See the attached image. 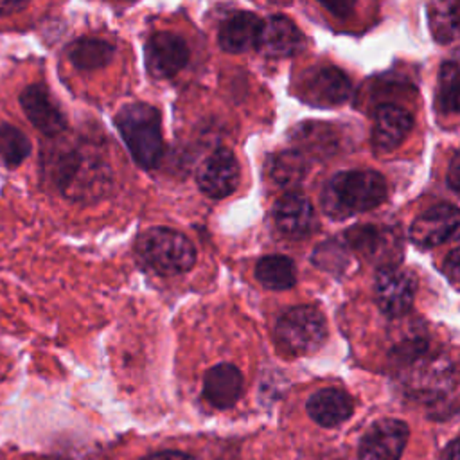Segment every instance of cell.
I'll return each instance as SVG.
<instances>
[{"mask_svg": "<svg viewBox=\"0 0 460 460\" xmlns=\"http://www.w3.org/2000/svg\"><path fill=\"white\" fill-rule=\"evenodd\" d=\"M266 172L275 185L295 187L305 178L307 160L298 151H293V149L280 151L268 158Z\"/></svg>", "mask_w": 460, "mask_h": 460, "instance_id": "cell-22", "label": "cell"}, {"mask_svg": "<svg viewBox=\"0 0 460 460\" xmlns=\"http://www.w3.org/2000/svg\"><path fill=\"white\" fill-rule=\"evenodd\" d=\"M386 196L385 178L376 171H341L322 192V207L334 219L377 207Z\"/></svg>", "mask_w": 460, "mask_h": 460, "instance_id": "cell-1", "label": "cell"}, {"mask_svg": "<svg viewBox=\"0 0 460 460\" xmlns=\"http://www.w3.org/2000/svg\"><path fill=\"white\" fill-rule=\"evenodd\" d=\"M352 399L349 394L338 388H322L314 392L307 401L309 417L325 428L345 422L352 413Z\"/></svg>", "mask_w": 460, "mask_h": 460, "instance_id": "cell-19", "label": "cell"}, {"mask_svg": "<svg viewBox=\"0 0 460 460\" xmlns=\"http://www.w3.org/2000/svg\"><path fill=\"white\" fill-rule=\"evenodd\" d=\"M198 187L203 194L214 199L230 196L239 183V164L234 153L226 147L212 151L196 172Z\"/></svg>", "mask_w": 460, "mask_h": 460, "instance_id": "cell-6", "label": "cell"}, {"mask_svg": "<svg viewBox=\"0 0 460 460\" xmlns=\"http://www.w3.org/2000/svg\"><path fill=\"white\" fill-rule=\"evenodd\" d=\"M115 54V47L104 40L83 36L79 40H74L68 49L66 56L70 63L79 70H95L110 63V59Z\"/></svg>", "mask_w": 460, "mask_h": 460, "instance_id": "cell-21", "label": "cell"}, {"mask_svg": "<svg viewBox=\"0 0 460 460\" xmlns=\"http://www.w3.org/2000/svg\"><path fill=\"white\" fill-rule=\"evenodd\" d=\"M189 56L185 40L171 31L155 32L146 43V66L158 79L176 75L187 65Z\"/></svg>", "mask_w": 460, "mask_h": 460, "instance_id": "cell-8", "label": "cell"}, {"mask_svg": "<svg viewBox=\"0 0 460 460\" xmlns=\"http://www.w3.org/2000/svg\"><path fill=\"white\" fill-rule=\"evenodd\" d=\"M273 219L277 228L291 239L305 237L316 226L311 201L298 192H288L275 203Z\"/></svg>", "mask_w": 460, "mask_h": 460, "instance_id": "cell-13", "label": "cell"}, {"mask_svg": "<svg viewBox=\"0 0 460 460\" xmlns=\"http://www.w3.org/2000/svg\"><path fill=\"white\" fill-rule=\"evenodd\" d=\"M408 440V426L397 419H383L368 428L359 442V460H399Z\"/></svg>", "mask_w": 460, "mask_h": 460, "instance_id": "cell-9", "label": "cell"}, {"mask_svg": "<svg viewBox=\"0 0 460 460\" xmlns=\"http://www.w3.org/2000/svg\"><path fill=\"white\" fill-rule=\"evenodd\" d=\"M349 243L367 259L385 262V268H390V261H395L399 253V241L390 228L376 225L354 226L347 234Z\"/></svg>", "mask_w": 460, "mask_h": 460, "instance_id": "cell-15", "label": "cell"}, {"mask_svg": "<svg viewBox=\"0 0 460 460\" xmlns=\"http://www.w3.org/2000/svg\"><path fill=\"white\" fill-rule=\"evenodd\" d=\"M327 338L323 314L311 305H296L288 309L275 325V340L279 347L293 356L311 354L322 347Z\"/></svg>", "mask_w": 460, "mask_h": 460, "instance_id": "cell-4", "label": "cell"}, {"mask_svg": "<svg viewBox=\"0 0 460 460\" xmlns=\"http://www.w3.org/2000/svg\"><path fill=\"white\" fill-rule=\"evenodd\" d=\"M302 97L316 106H338L343 104L352 92V84L349 77L334 68L322 66L311 70L302 81Z\"/></svg>", "mask_w": 460, "mask_h": 460, "instance_id": "cell-11", "label": "cell"}, {"mask_svg": "<svg viewBox=\"0 0 460 460\" xmlns=\"http://www.w3.org/2000/svg\"><path fill=\"white\" fill-rule=\"evenodd\" d=\"M20 106L34 128L47 137L66 129V119L43 84H29L20 93Z\"/></svg>", "mask_w": 460, "mask_h": 460, "instance_id": "cell-12", "label": "cell"}, {"mask_svg": "<svg viewBox=\"0 0 460 460\" xmlns=\"http://www.w3.org/2000/svg\"><path fill=\"white\" fill-rule=\"evenodd\" d=\"M410 237L422 248L438 246L460 237V210L453 205H435L415 217Z\"/></svg>", "mask_w": 460, "mask_h": 460, "instance_id": "cell-7", "label": "cell"}, {"mask_svg": "<svg viewBox=\"0 0 460 460\" xmlns=\"http://www.w3.org/2000/svg\"><path fill=\"white\" fill-rule=\"evenodd\" d=\"M444 268H446L447 277H449L451 280H455V282L460 284V248L453 250V252L446 257Z\"/></svg>", "mask_w": 460, "mask_h": 460, "instance_id": "cell-28", "label": "cell"}, {"mask_svg": "<svg viewBox=\"0 0 460 460\" xmlns=\"http://www.w3.org/2000/svg\"><path fill=\"white\" fill-rule=\"evenodd\" d=\"M140 460H196V458L187 453H180V451H160V453L147 455Z\"/></svg>", "mask_w": 460, "mask_h": 460, "instance_id": "cell-30", "label": "cell"}, {"mask_svg": "<svg viewBox=\"0 0 460 460\" xmlns=\"http://www.w3.org/2000/svg\"><path fill=\"white\" fill-rule=\"evenodd\" d=\"M447 183L453 190L460 192V151L453 156L447 169Z\"/></svg>", "mask_w": 460, "mask_h": 460, "instance_id": "cell-29", "label": "cell"}, {"mask_svg": "<svg viewBox=\"0 0 460 460\" xmlns=\"http://www.w3.org/2000/svg\"><path fill=\"white\" fill-rule=\"evenodd\" d=\"M255 277L268 289H289L296 282V270L286 255H266L255 264Z\"/></svg>", "mask_w": 460, "mask_h": 460, "instance_id": "cell-23", "label": "cell"}, {"mask_svg": "<svg viewBox=\"0 0 460 460\" xmlns=\"http://www.w3.org/2000/svg\"><path fill=\"white\" fill-rule=\"evenodd\" d=\"M302 41L298 27L289 18L275 14L262 20L257 49L270 58H289L302 49Z\"/></svg>", "mask_w": 460, "mask_h": 460, "instance_id": "cell-14", "label": "cell"}, {"mask_svg": "<svg viewBox=\"0 0 460 460\" xmlns=\"http://www.w3.org/2000/svg\"><path fill=\"white\" fill-rule=\"evenodd\" d=\"M417 282L406 270L390 266L383 268L376 279V300L379 309L388 316L404 314L415 298Z\"/></svg>", "mask_w": 460, "mask_h": 460, "instance_id": "cell-10", "label": "cell"}, {"mask_svg": "<svg viewBox=\"0 0 460 460\" xmlns=\"http://www.w3.org/2000/svg\"><path fill=\"white\" fill-rule=\"evenodd\" d=\"M413 126L411 115L395 106V104H383L376 110L374 119V133L372 140L379 151H392L395 149L410 133Z\"/></svg>", "mask_w": 460, "mask_h": 460, "instance_id": "cell-18", "label": "cell"}, {"mask_svg": "<svg viewBox=\"0 0 460 460\" xmlns=\"http://www.w3.org/2000/svg\"><path fill=\"white\" fill-rule=\"evenodd\" d=\"M31 155V140L13 124H0V156L5 165L16 167Z\"/></svg>", "mask_w": 460, "mask_h": 460, "instance_id": "cell-26", "label": "cell"}, {"mask_svg": "<svg viewBox=\"0 0 460 460\" xmlns=\"http://www.w3.org/2000/svg\"><path fill=\"white\" fill-rule=\"evenodd\" d=\"M56 171L58 185L63 189V192L66 190V194H70V190L79 189L86 192L92 185H101L104 176L102 172H95V162L81 153H70L66 156H61Z\"/></svg>", "mask_w": 460, "mask_h": 460, "instance_id": "cell-20", "label": "cell"}, {"mask_svg": "<svg viewBox=\"0 0 460 460\" xmlns=\"http://www.w3.org/2000/svg\"><path fill=\"white\" fill-rule=\"evenodd\" d=\"M456 374L451 361L440 354L424 352L402 365L401 385L415 399L431 401L446 395L455 385Z\"/></svg>", "mask_w": 460, "mask_h": 460, "instance_id": "cell-5", "label": "cell"}, {"mask_svg": "<svg viewBox=\"0 0 460 460\" xmlns=\"http://www.w3.org/2000/svg\"><path fill=\"white\" fill-rule=\"evenodd\" d=\"M293 138L311 151L331 149V144H336V140H332L331 128L320 122H305L298 126L293 133Z\"/></svg>", "mask_w": 460, "mask_h": 460, "instance_id": "cell-27", "label": "cell"}, {"mask_svg": "<svg viewBox=\"0 0 460 460\" xmlns=\"http://www.w3.org/2000/svg\"><path fill=\"white\" fill-rule=\"evenodd\" d=\"M23 7H25V4H20V2H0V16L20 11Z\"/></svg>", "mask_w": 460, "mask_h": 460, "instance_id": "cell-31", "label": "cell"}, {"mask_svg": "<svg viewBox=\"0 0 460 460\" xmlns=\"http://www.w3.org/2000/svg\"><path fill=\"white\" fill-rule=\"evenodd\" d=\"M138 257L160 275H178L189 271L196 262L192 241L165 226H155L137 237Z\"/></svg>", "mask_w": 460, "mask_h": 460, "instance_id": "cell-3", "label": "cell"}, {"mask_svg": "<svg viewBox=\"0 0 460 460\" xmlns=\"http://www.w3.org/2000/svg\"><path fill=\"white\" fill-rule=\"evenodd\" d=\"M243 394V374L232 363L212 367L203 379V397L217 410L232 408Z\"/></svg>", "mask_w": 460, "mask_h": 460, "instance_id": "cell-17", "label": "cell"}, {"mask_svg": "<svg viewBox=\"0 0 460 460\" xmlns=\"http://www.w3.org/2000/svg\"><path fill=\"white\" fill-rule=\"evenodd\" d=\"M262 20L250 11H237L223 20L217 40L219 47L228 54H241L257 47Z\"/></svg>", "mask_w": 460, "mask_h": 460, "instance_id": "cell-16", "label": "cell"}, {"mask_svg": "<svg viewBox=\"0 0 460 460\" xmlns=\"http://www.w3.org/2000/svg\"><path fill=\"white\" fill-rule=\"evenodd\" d=\"M115 126L142 169H155L164 156L160 111L147 102H129L115 115Z\"/></svg>", "mask_w": 460, "mask_h": 460, "instance_id": "cell-2", "label": "cell"}, {"mask_svg": "<svg viewBox=\"0 0 460 460\" xmlns=\"http://www.w3.org/2000/svg\"><path fill=\"white\" fill-rule=\"evenodd\" d=\"M428 18L438 43H449L460 36V4L433 2L428 5Z\"/></svg>", "mask_w": 460, "mask_h": 460, "instance_id": "cell-24", "label": "cell"}, {"mask_svg": "<svg viewBox=\"0 0 460 460\" xmlns=\"http://www.w3.org/2000/svg\"><path fill=\"white\" fill-rule=\"evenodd\" d=\"M446 460H460V438L455 440V442L449 446V449H447V453H446Z\"/></svg>", "mask_w": 460, "mask_h": 460, "instance_id": "cell-32", "label": "cell"}, {"mask_svg": "<svg viewBox=\"0 0 460 460\" xmlns=\"http://www.w3.org/2000/svg\"><path fill=\"white\" fill-rule=\"evenodd\" d=\"M438 104L447 113H460V50L440 68Z\"/></svg>", "mask_w": 460, "mask_h": 460, "instance_id": "cell-25", "label": "cell"}]
</instances>
